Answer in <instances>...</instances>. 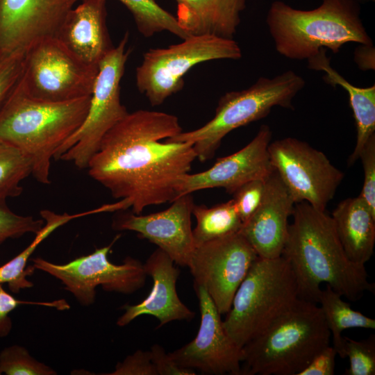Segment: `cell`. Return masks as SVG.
Returning a JSON list of instances; mask_svg holds the SVG:
<instances>
[{"label": "cell", "instance_id": "obj_31", "mask_svg": "<svg viewBox=\"0 0 375 375\" xmlns=\"http://www.w3.org/2000/svg\"><path fill=\"white\" fill-rule=\"evenodd\" d=\"M44 225V220L14 212L6 199L0 198V247L9 239H17L27 233L35 235Z\"/></svg>", "mask_w": 375, "mask_h": 375}, {"label": "cell", "instance_id": "obj_32", "mask_svg": "<svg viewBox=\"0 0 375 375\" xmlns=\"http://www.w3.org/2000/svg\"><path fill=\"white\" fill-rule=\"evenodd\" d=\"M25 51L19 49L0 56V110L22 76Z\"/></svg>", "mask_w": 375, "mask_h": 375}, {"label": "cell", "instance_id": "obj_25", "mask_svg": "<svg viewBox=\"0 0 375 375\" xmlns=\"http://www.w3.org/2000/svg\"><path fill=\"white\" fill-rule=\"evenodd\" d=\"M192 214L197 221V225L192 230L195 247L240 232L243 225L233 199L210 208L203 204H194Z\"/></svg>", "mask_w": 375, "mask_h": 375}, {"label": "cell", "instance_id": "obj_11", "mask_svg": "<svg viewBox=\"0 0 375 375\" xmlns=\"http://www.w3.org/2000/svg\"><path fill=\"white\" fill-rule=\"evenodd\" d=\"M96 249L94 252L65 264H56L42 258L31 259L33 267L59 280L79 304L90 306L96 297V288L124 294H131L142 288L147 274L143 264L127 256L121 265L112 263L108 255L112 244Z\"/></svg>", "mask_w": 375, "mask_h": 375}, {"label": "cell", "instance_id": "obj_17", "mask_svg": "<svg viewBox=\"0 0 375 375\" xmlns=\"http://www.w3.org/2000/svg\"><path fill=\"white\" fill-rule=\"evenodd\" d=\"M194 205L192 194H185L160 212L147 215L121 213L115 217L112 226L117 231L136 232L157 245L175 264L188 267L195 248L191 226Z\"/></svg>", "mask_w": 375, "mask_h": 375}, {"label": "cell", "instance_id": "obj_22", "mask_svg": "<svg viewBox=\"0 0 375 375\" xmlns=\"http://www.w3.org/2000/svg\"><path fill=\"white\" fill-rule=\"evenodd\" d=\"M331 218L342 246L353 262L365 265L373 255L375 213L360 197L340 201Z\"/></svg>", "mask_w": 375, "mask_h": 375}, {"label": "cell", "instance_id": "obj_18", "mask_svg": "<svg viewBox=\"0 0 375 375\" xmlns=\"http://www.w3.org/2000/svg\"><path fill=\"white\" fill-rule=\"evenodd\" d=\"M294 204L289 190L274 169L265 178L260 205L240 231L258 257L272 259L282 256L288 237V218Z\"/></svg>", "mask_w": 375, "mask_h": 375}, {"label": "cell", "instance_id": "obj_19", "mask_svg": "<svg viewBox=\"0 0 375 375\" xmlns=\"http://www.w3.org/2000/svg\"><path fill=\"white\" fill-rule=\"evenodd\" d=\"M147 275L151 277L153 285L148 296L139 303L125 305L124 312L118 318L117 324L124 326L135 318L149 315L159 321L158 328L175 320L191 321L195 313L179 299L176 281L180 271L174 260L158 248L143 264Z\"/></svg>", "mask_w": 375, "mask_h": 375}, {"label": "cell", "instance_id": "obj_15", "mask_svg": "<svg viewBox=\"0 0 375 375\" xmlns=\"http://www.w3.org/2000/svg\"><path fill=\"white\" fill-rule=\"evenodd\" d=\"M83 0H0V56L56 37Z\"/></svg>", "mask_w": 375, "mask_h": 375}, {"label": "cell", "instance_id": "obj_1", "mask_svg": "<svg viewBox=\"0 0 375 375\" xmlns=\"http://www.w3.org/2000/svg\"><path fill=\"white\" fill-rule=\"evenodd\" d=\"M182 131L174 115L138 110L106 133L87 169L119 199L117 211L140 215L147 206L176 199L179 178L197 158L192 143L167 139Z\"/></svg>", "mask_w": 375, "mask_h": 375}, {"label": "cell", "instance_id": "obj_13", "mask_svg": "<svg viewBox=\"0 0 375 375\" xmlns=\"http://www.w3.org/2000/svg\"><path fill=\"white\" fill-rule=\"evenodd\" d=\"M258 258L240 232L194 248L188 267L194 286H203L219 312L227 313L234 294Z\"/></svg>", "mask_w": 375, "mask_h": 375}, {"label": "cell", "instance_id": "obj_29", "mask_svg": "<svg viewBox=\"0 0 375 375\" xmlns=\"http://www.w3.org/2000/svg\"><path fill=\"white\" fill-rule=\"evenodd\" d=\"M56 375L51 367L34 358L28 349L13 344L0 352V375Z\"/></svg>", "mask_w": 375, "mask_h": 375}, {"label": "cell", "instance_id": "obj_30", "mask_svg": "<svg viewBox=\"0 0 375 375\" xmlns=\"http://www.w3.org/2000/svg\"><path fill=\"white\" fill-rule=\"evenodd\" d=\"M348 358L349 365L347 375L375 374V335L367 339L354 340L344 336L343 358Z\"/></svg>", "mask_w": 375, "mask_h": 375}, {"label": "cell", "instance_id": "obj_36", "mask_svg": "<svg viewBox=\"0 0 375 375\" xmlns=\"http://www.w3.org/2000/svg\"><path fill=\"white\" fill-rule=\"evenodd\" d=\"M151 361L158 375H194V370L179 366L169 353L159 344H153L150 349Z\"/></svg>", "mask_w": 375, "mask_h": 375}, {"label": "cell", "instance_id": "obj_14", "mask_svg": "<svg viewBox=\"0 0 375 375\" xmlns=\"http://www.w3.org/2000/svg\"><path fill=\"white\" fill-rule=\"evenodd\" d=\"M201 323L196 337L169 353L179 366L211 375H241L242 349L226 332L221 314L203 286H194Z\"/></svg>", "mask_w": 375, "mask_h": 375}, {"label": "cell", "instance_id": "obj_16", "mask_svg": "<svg viewBox=\"0 0 375 375\" xmlns=\"http://www.w3.org/2000/svg\"><path fill=\"white\" fill-rule=\"evenodd\" d=\"M272 133L262 124L256 136L240 151L218 158L208 169L181 176L176 187V197L201 190L222 188L233 194L244 183L258 178H266L274 168L268 147Z\"/></svg>", "mask_w": 375, "mask_h": 375}, {"label": "cell", "instance_id": "obj_37", "mask_svg": "<svg viewBox=\"0 0 375 375\" xmlns=\"http://www.w3.org/2000/svg\"><path fill=\"white\" fill-rule=\"evenodd\" d=\"M337 355L333 346L326 347L298 375H333Z\"/></svg>", "mask_w": 375, "mask_h": 375}, {"label": "cell", "instance_id": "obj_27", "mask_svg": "<svg viewBox=\"0 0 375 375\" xmlns=\"http://www.w3.org/2000/svg\"><path fill=\"white\" fill-rule=\"evenodd\" d=\"M30 160L16 148L0 141V198L19 196L21 183L31 175Z\"/></svg>", "mask_w": 375, "mask_h": 375}, {"label": "cell", "instance_id": "obj_23", "mask_svg": "<svg viewBox=\"0 0 375 375\" xmlns=\"http://www.w3.org/2000/svg\"><path fill=\"white\" fill-rule=\"evenodd\" d=\"M326 52V49H321L316 55L307 60L308 67L323 71V79L326 83L333 87L340 85L348 94L356 127V146L347 161L349 167L359 159L364 146L375 135V85L361 88L349 83L331 67Z\"/></svg>", "mask_w": 375, "mask_h": 375}, {"label": "cell", "instance_id": "obj_28", "mask_svg": "<svg viewBox=\"0 0 375 375\" xmlns=\"http://www.w3.org/2000/svg\"><path fill=\"white\" fill-rule=\"evenodd\" d=\"M52 233L49 226H44L35 235L33 241L22 252L13 258L0 266V283H6L9 289L14 293L30 288L33 283L27 279L34 272V267H27L31 256L46 238Z\"/></svg>", "mask_w": 375, "mask_h": 375}, {"label": "cell", "instance_id": "obj_9", "mask_svg": "<svg viewBox=\"0 0 375 375\" xmlns=\"http://www.w3.org/2000/svg\"><path fill=\"white\" fill-rule=\"evenodd\" d=\"M241 57L242 50L233 39L209 35L190 36L177 44L145 52L136 68V86L152 106H159L183 89V77L194 66L209 60Z\"/></svg>", "mask_w": 375, "mask_h": 375}, {"label": "cell", "instance_id": "obj_20", "mask_svg": "<svg viewBox=\"0 0 375 375\" xmlns=\"http://www.w3.org/2000/svg\"><path fill=\"white\" fill-rule=\"evenodd\" d=\"M107 0H83L66 17L56 38L83 62L99 66L114 47L106 26Z\"/></svg>", "mask_w": 375, "mask_h": 375}, {"label": "cell", "instance_id": "obj_7", "mask_svg": "<svg viewBox=\"0 0 375 375\" xmlns=\"http://www.w3.org/2000/svg\"><path fill=\"white\" fill-rule=\"evenodd\" d=\"M299 299L294 276L285 258L258 257L234 294L224 328L242 348Z\"/></svg>", "mask_w": 375, "mask_h": 375}, {"label": "cell", "instance_id": "obj_40", "mask_svg": "<svg viewBox=\"0 0 375 375\" xmlns=\"http://www.w3.org/2000/svg\"><path fill=\"white\" fill-rule=\"evenodd\" d=\"M358 1H373V2L375 1V0H358Z\"/></svg>", "mask_w": 375, "mask_h": 375}, {"label": "cell", "instance_id": "obj_3", "mask_svg": "<svg viewBox=\"0 0 375 375\" xmlns=\"http://www.w3.org/2000/svg\"><path fill=\"white\" fill-rule=\"evenodd\" d=\"M90 97L53 102L29 96L19 81L0 110V141L31 161V176L49 184L51 161L60 146L81 126Z\"/></svg>", "mask_w": 375, "mask_h": 375}, {"label": "cell", "instance_id": "obj_4", "mask_svg": "<svg viewBox=\"0 0 375 375\" xmlns=\"http://www.w3.org/2000/svg\"><path fill=\"white\" fill-rule=\"evenodd\" d=\"M358 0H322L312 10L273 1L266 23L276 51L291 60H308L321 49L338 53L349 42L372 45Z\"/></svg>", "mask_w": 375, "mask_h": 375}, {"label": "cell", "instance_id": "obj_38", "mask_svg": "<svg viewBox=\"0 0 375 375\" xmlns=\"http://www.w3.org/2000/svg\"><path fill=\"white\" fill-rule=\"evenodd\" d=\"M0 283V338L8 336L12 328L10 313L22 303H35L20 301L6 292Z\"/></svg>", "mask_w": 375, "mask_h": 375}, {"label": "cell", "instance_id": "obj_24", "mask_svg": "<svg viewBox=\"0 0 375 375\" xmlns=\"http://www.w3.org/2000/svg\"><path fill=\"white\" fill-rule=\"evenodd\" d=\"M339 293L326 285L320 290L317 303L322 311L333 339V347L343 358L344 330L355 328H375V319L353 310Z\"/></svg>", "mask_w": 375, "mask_h": 375}, {"label": "cell", "instance_id": "obj_5", "mask_svg": "<svg viewBox=\"0 0 375 375\" xmlns=\"http://www.w3.org/2000/svg\"><path fill=\"white\" fill-rule=\"evenodd\" d=\"M331 337L320 307L299 299L242 348L241 375H298Z\"/></svg>", "mask_w": 375, "mask_h": 375}, {"label": "cell", "instance_id": "obj_2", "mask_svg": "<svg viewBox=\"0 0 375 375\" xmlns=\"http://www.w3.org/2000/svg\"><path fill=\"white\" fill-rule=\"evenodd\" d=\"M292 215L282 256L293 272L300 299L317 303L322 283L353 301L374 292L365 265L347 256L331 216L306 201L296 203Z\"/></svg>", "mask_w": 375, "mask_h": 375}, {"label": "cell", "instance_id": "obj_12", "mask_svg": "<svg viewBox=\"0 0 375 375\" xmlns=\"http://www.w3.org/2000/svg\"><path fill=\"white\" fill-rule=\"evenodd\" d=\"M270 161L294 203L325 211L344 178L326 156L306 142L288 137L270 142Z\"/></svg>", "mask_w": 375, "mask_h": 375}, {"label": "cell", "instance_id": "obj_39", "mask_svg": "<svg viewBox=\"0 0 375 375\" xmlns=\"http://www.w3.org/2000/svg\"><path fill=\"white\" fill-rule=\"evenodd\" d=\"M353 54L354 60L360 70L375 69V49L373 44H359Z\"/></svg>", "mask_w": 375, "mask_h": 375}, {"label": "cell", "instance_id": "obj_33", "mask_svg": "<svg viewBox=\"0 0 375 375\" xmlns=\"http://www.w3.org/2000/svg\"><path fill=\"white\" fill-rule=\"evenodd\" d=\"M265 189V178H258L244 183L233 194L232 199L243 224L258 208L263 198Z\"/></svg>", "mask_w": 375, "mask_h": 375}, {"label": "cell", "instance_id": "obj_8", "mask_svg": "<svg viewBox=\"0 0 375 375\" xmlns=\"http://www.w3.org/2000/svg\"><path fill=\"white\" fill-rule=\"evenodd\" d=\"M128 33L99 64L86 117L78 128L56 151L54 160L71 162L87 169L106 133L128 113L121 103L120 83L131 53L126 49Z\"/></svg>", "mask_w": 375, "mask_h": 375}, {"label": "cell", "instance_id": "obj_21", "mask_svg": "<svg viewBox=\"0 0 375 375\" xmlns=\"http://www.w3.org/2000/svg\"><path fill=\"white\" fill-rule=\"evenodd\" d=\"M176 19L189 35L233 39L246 0H174Z\"/></svg>", "mask_w": 375, "mask_h": 375}, {"label": "cell", "instance_id": "obj_35", "mask_svg": "<svg viewBox=\"0 0 375 375\" xmlns=\"http://www.w3.org/2000/svg\"><path fill=\"white\" fill-rule=\"evenodd\" d=\"M108 375H158L151 361L150 351L137 350L118 362Z\"/></svg>", "mask_w": 375, "mask_h": 375}, {"label": "cell", "instance_id": "obj_10", "mask_svg": "<svg viewBox=\"0 0 375 375\" xmlns=\"http://www.w3.org/2000/svg\"><path fill=\"white\" fill-rule=\"evenodd\" d=\"M99 66L86 64L56 37L25 51L19 84L31 97L53 102L91 96Z\"/></svg>", "mask_w": 375, "mask_h": 375}, {"label": "cell", "instance_id": "obj_26", "mask_svg": "<svg viewBox=\"0 0 375 375\" xmlns=\"http://www.w3.org/2000/svg\"><path fill=\"white\" fill-rule=\"evenodd\" d=\"M130 11L138 31L145 38L168 31L182 40L190 37L179 26L176 17L155 0H118Z\"/></svg>", "mask_w": 375, "mask_h": 375}, {"label": "cell", "instance_id": "obj_34", "mask_svg": "<svg viewBox=\"0 0 375 375\" xmlns=\"http://www.w3.org/2000/svg\"><path fill=\"white\" fill-rule=\"evenodd\" d=\"M359 158L364 169V183L359 196L375 213V135L364 146Z\"/></svg>", "mask_w": 375, "mask_h": 375}, {"label": "cell", "instance_id": "obj_6", "mask_svg": "<svg viewBox=\"0 0 375 375\" xmlns=\"http://www.w3.org/2000/svg\"><path fill=\"white\" fill-rule=\"evenodd\" d=\"M305 80L292 70L273 78L260 77L249 88L221 97L212 119L201 127L167 138L192 144L201 162L211 159L231 131L267 117L276 106L293 109L292 100L304 88Z\"/></svg>", "mask_w": 375, "mask_h": 375}]
</instances>
